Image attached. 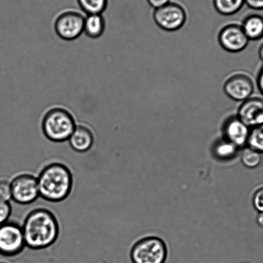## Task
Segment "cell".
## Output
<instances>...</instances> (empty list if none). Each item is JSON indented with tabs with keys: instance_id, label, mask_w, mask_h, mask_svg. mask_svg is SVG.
Returning a JSON list of instances; mask_svg holds the SVG:
<instances>
[{
	"instance_id": "15",
	"label": "cell",
	"mask_w": 263,
	"mask_h": 263,
	"mask_svg": "<svg viewBox=\"0 0 263 263\" xmlns=\"http://www.w3.org/2000/svg\"><path fill=\"white\" fill-rule=\"evenodd\" d=\"M105 21L101 14L88 15L84 19V32L87 36L96 39L103 34Z\"/></svg>"
},
{
	"instance_id": "20",
	"label": "cell",
	"mask_w": 263,
	"mask_h": 263,
	"mask_svg": "<svg viewBox=\"0 0 263 263\" xmlns=\"http://www.w3.org/2000/svg\"><path fill=\"white\" fill-rule=\"evenodd\" d=\"M247 147L263 154V125L250 129Z\"/></svg>"
},
{
	"instance_id": "17",
	"label": "cell",
	"mask_w": 263,
	"mask_h": 263,
	"mask_svg": "<svg viewBox=\"0 0 263 263\" xmlns=\"http://www.w3.org/2000/svg\"><path fill=\"white\" fill-rule=\"evenodd\" d=\"M239 149L236 145L223 138L214 145V153L220 159L229 160L234 158Z\"/></svg>"
},
{
	"instance_id": "22",
	"label": "cell",
	"mask_w": 263,
	"mask_h": 263,
	"mask_svg": "<svg viewBox=\"0 0 263 263\" xmlns=\"http://www.w3.org/2000/svg\"><path fill=\"white\" fill-rule=\"evenodd\" d=\"M12 214V206L8 201L0 200V226L10 220Z\"/></svg>"
},
{
	"instance_id": "14",
	"label": "cell",
	"mask_w": 263,
	"mask_h": 263,
	"mask_svg": "<svg viewBox=\"0 0 263 263\" xmlns=\"http://www.w3.org/2000/svg\"><path fill=\"white\" fill-rule=\"evenodd\" d=\"M241 27L249 41H257L263 38V16L251 14L245 17Z\"/></svg>"
},
{
	"instance_id": "10",
	"label": "cell",
	"mask_w": 263,
	"mask_h": 263,
	"mask_svg": "<svg viewBox=\"0 0 263 263\" xmlns=\"http://www.w3.org/2000/svg\"><path fill=\"white\" fill-rule=\"evenodd\" d=\"M218 42L227 52L238 53L247 48L250 41L245 35L241 25L231 24L222 28L219 33Z\"/></svg>"
},
{
	"instance_id": "16",
	"label": "cell",
	"mask_w": 263,
	"mask_h": 263,
	"mask_svg": "<svg viewBox=\"0 0 263 263\" xmlns=\"http://www.w3.org/2000/svg\"><path fill=\"white\" fill-rule=\"evenodd\" d=\"M245 4V0H214V6L216 11L227 16L236 14Z\"/></svg>"
},
{
	"instance_id": "5",
	"label": "cell",
	"mask_w": 263,
	"mask_h": 263,
	"mask_svg": "<svg viewBox=\"0 0 263 263\" xmlns=\"http://www.w3.org/2000/svg\"><path fill=\"white\" fill-rule=\"evenodd\" d=\"M10 182L12 200L19 205H29L40 197L37 175L32 173H18Z\"/></svg>"
},
{
	"instance_id": "27",
	"label": "cell",
	"mask_w": 263,
	"mask_h": 263,
	"mask_svg": "<svg viewBox=\"0 0 263 263\" xmlns=\"http://www.w3.org/2000/svg\"><path fill=\"white\" fill-rule=\"evenodd\" d=\"M256 221L259 226L260 227H262L263 228V212H260V213H258Z\"/></svg>"
},
{
	"instance_id": "6",
	"label": "cell",
	"mask_w": 263,
	"mask_h": 263,
	"mask_svg": "<svg viewBox=\"0 0 263 263\" xmlns=\"http://www.w3.org/2000/svg\"><path fill=\"white\" fill-rule=\"evenodd\" d=\"M26 248L22 224L8 221L0 226V255L14 257L21 254Z\"/></svg>"
},
{
	"instance_id": "29",
	"label": "cell",
	"mask_w": 263,
	"mask_h": 263,
	"mask_svg": "<svg viewBox=\"0 0 263 263\" xmlns=\"http://www.w3.org/2000/svg\"><path fill=\"white\" fill-rule=\"evenodd\" d=\"M0 263H8V262H5V261H2V260H0Z\"/></svg>"
},
{
	"instance_id": "26",
	"label": "cell",
	"mask_w": 263,
	"mask_h": 263,
	"mask_svg": "<svg viewBox=\"0 0 263 263\" xmlns=\"http://www.w3.org/2000/svg\"><path fill=\"white\" fill-rule=\"evenodd\" d=\"M257 84L258 89H259L260 93L263 96V66L260 69L259 74H258Z\"/></svg>"
},
{
	"instance_id": "25",
	"label": "cell",
	"mask_w": 263,
	"mask_h": 263,
	"mask_svg": "<svg viewBox=\"0 0 263 263\" xmlns=\"http://www.w3.org/2000/svg\"><path fill=\"white\" fill-rule=\"evenodd\" d=\"M147 1L150 6L155 9L160 8V7L165 6V5L171 2V0H147Z\"/></svg>"
},
{
	"instance_id": "2",
	"label": "cell",
	"mask_w": 263,
	"mask_h": 263,
	"mask_svg": "<svg viewBox=\"0 0 263 263\" xmlns=\"http://www.w3.org/2000/svg\"><path fill=\"white\" fill-rule=\"evenodd\" d=\"M37 178L40 197L49 202H61L68 198L72 191V172L63 162H52L45 165Z\"/></svg>"
},
{
	"instance_id": "11",
	"label": "cell",
	"mask_w": 263,
	"mask_h": 263,
	"mask_svg": "<svg viewBox=\"0 0 263 263\" xmlns=\"http://www.w3.org/2000/svg\"><path fill=\"white\" fill-rule=\"evenodd\" d=\"M237 116L250 129L263 125V99L251 97L242 102Z\"/></svg>"
},
{
	"instance_id": "28",
	"label": "cell",
	"mask_w": 263,
	"mask_h": 263,
	"mask_svg": "<svg viewBox=\"0 0 263 263\" xmlns=\"http://www.w3.org/2000/svg\"><path fill=\"white\" fill-rule=\"evenodd\" d=\"M258 53H259V57L260 60H261L263 62V42L260 45L259 51H258Z\"/></svg>"
},
{
	"instance_id": "1",
	"label": "cell",
	"mask_w": 263,
	"mask_h": 263,
	"mask_svg": "<svg viewBox=\"0 0 263 263\" xmlns=\"http://www.w3.org/2000/svg\"><path fill=\"white\" fill-rule=\"evenodd\" d=\"M22 227L26 247L31 250L47 249L57 241L60 234L57 217L45 208H37L29 211Z\"/></svg>"
},
{
	"instance_id": "7",
	"label": "cell",
	"mask_w": 263,
	"mask_h": 263,
	"mask_svg": "<svg viewBox=\"0 0 263 263\" xmlns=\"http://www.w3.org/2000/svg\"><path fill=\"white\" fill-rule=\"evenodd\" d=\"M153 19L160 29L167 32H175L185 24L187 15L182 5L170 2L160 8L155 9Z\"/></svg>"
},
{
	"instance_id": "12",
	"label": "cell",
	"mask_w": 263,
	"mask_h": 263,
	"mask_svg": "<svg viewBox=\"0 0 263 263\" xmlns=\"http://www.w3.org/2000/svg\"><path fill=\"white\" fill-rule=\"evenodd\" d=\"M222 131L224 139L239 149L247 145L250 128L237 116L230 117L226 120Z\"/></svg>"
},
{
	"instance_id": "9",
	"label": "cell",
	"mask_w": 263,
	"mask_h": 263,
	"mask_svg": "<svg viewBox=\"0 0 263 263\" xmlns=\"http://www.w3.org/2000/svg\"><path fill=\"white\" fill-rule=\"evenodd\" d=\"M223 90L230 99L242 103L251 98L254 93V82L247 74L236 73L224 82Z\"/></svg>"
},
{
	"instance_id": "8",
	"label": "cell",
	"mask_w": 263,
	"mask_h": 263,
	"mask_svg": "<svg viewBox=\"0 0 263 263\" xmlns=\"http://www.w3.org/2000/svg\"><path fill=\"white\" fill-rule=\"evenodd\" d=\"M84 19L78 12H64L55 20L54 28L56 34L64 40L77 39L84 32Z\"/></svg>"
},
{
	"instance_id": "18",
	"label": "cell",
	"mask_w": 263,
	"mask_h": 263,
	"mask_svg": "<svg viewBox=\"0 0 263 263\" xmlns=\"http://www.w3.org/2000/svg\"><path fill=\"white\" fill-rule=\"evenodd\" d=\"M81 9L88 15L101 14L108 6V0H78Z\"/></svg>"
},
{
	"instance_id": "19",
	"label": "cell",
	"mask_w": 263,
	"mask_h": 263,
	"mask_svg": "<svg viewBox=\"0 0 263 263\" xmlns=\"http://www.w3.org/2000/svg\"><path fill=\"white\" fill-rule=\"evenodd\" d=\"M262 154L249 147H245L242 151L241 161L245 167L254 168L260 165L262 160Z\"/></svg>"
},
{
	"instance_id": "3",
	"label": "cell",
	"mask_w": 263,
	"mask_h": 263,
	"mask_svg": "<svg viewBox=\"0 0 263 263\" xmlns=\"http://www.w3.org/2000/svg\"><path fill=\"white\" fill-rule=\"evenodd\" d=\"M76 127L72 116L65 109H50L43 117L42 131L53 142H64L70 139Z\"/></svg>"
},
{
	"instance_id": "23",
	"label": "cell",
	"mask_w": 263,
	"mask_h": 263,
	"mask_svg": "<svg viewBox=\"0 0 263 263\" xmlns=\"http://www.w3.org/2000/svg\"><path fill=\"white\" fill-rule=\"evenodd\" d=\"M252 203L258 213L263 212V185L255 190L252 196Z\"/></svg>"
},
{
	"instance_id": "21",
	"label": "cell",
	"mask_w": 263,
	"mask_h": 263,
	"mask_svg": "<svg viewBox=\"0 0 263 263\" xmlns=\"http://www.w3.org/2000/svg\"><path fill=\"white\" fill-rule=\"evenodd\" d=\"M0 200L8 202L12 200L11 182L7 178H0Z\"/></svg>"
},
{
	"instance_id": "24",
	"label": "cell",
	"mask_w": 263,
	"mask_h": 263,
	"mask_svg": "<svg viewBox=\"0 0 263 263\" xmlns=\"http://www.w3.org/2000/svg\"><path fill=\"white\" fill-rule=\"evenodd\" d=\"M245 2L250 8L257 11L263 10V0H245Z\"/></svg>"
},
{
	"instance_id": "4",
	"label": "cell",
	"mask_w": 263,
	"mask_h": 263,
	"mask_svg": "<svg viewBox=\"0 0 263 263\" xmlns=\"http://www.w3.org/2000/svg\"><path fill=\"white\" fill-rule=\"evenodd\" d=\"M168 257V247L162 237L146 236L132 245L130 258L133 263H165Z\"/></svg>"
},
{
	"instance_id": "13",
	"label": "cell",
	"mask_w": 263,
	"mask_h": 263,
	"mask_svg": "<svg viewBox=\"0 0 263 263\" xmlns=\"http://www.w3.org/2000/svg\"><path fill=\"white\" fill-rule=\"evenodd\" d=\"M71 149L78 153H85L91 149L94 144L93 133L88 127L78 126L68 140Z\"/></svg>"
}]
</instances>
